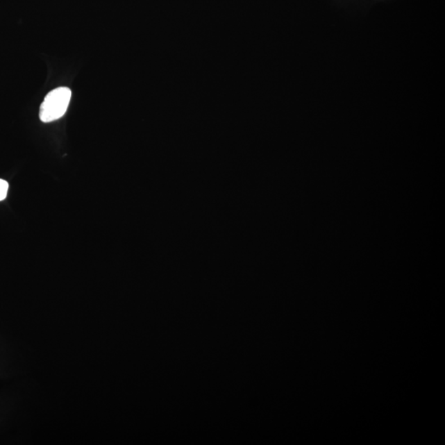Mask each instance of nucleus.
<instances>
[{"mask_svg": "<svg viewBox=\"0 0 445 445\" xmlns=\"http://www.w3.org/2000/svg\"><path fill=\"white\" fill-rule=\"evenodd\" d=\"M70 99L72 90L68 87H61L50 92L40 108L41 121L49 123L62 117L67 111Z\"/></svg>", "mask_w": 445, "mask_h": 445, "instance_id": "nucleus-1", "label": "nucleus"}, {"mask_svg": "<svg viewBox=\"0 0 445 445\" xmlns=\"http://www.w3.org/2000/svg\"><path fill=\"white\" fill-rule=\"evenodd\" d=\"M8 187L10 186H8L6 180L0 179V201H3L7 197Z\"/></svg>", "mask_w": 445, "mask_h": 445, "instance_id": "nucleus-2", "label": "nucleus"}]
</instances>
